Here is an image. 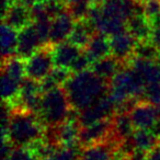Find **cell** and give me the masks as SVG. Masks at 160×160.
I'll return each mask as SVG.
<instances>
[{
  "label": "cell",
  "mask_w": 160,
  "mask_h": 160,
  "mask_svg": "<svg viewBox=\"0 0 160 160\" xmlns=\"http://www.w3.org/2000/svg\"><path fill=\"white\" fill-rule=\"evenodd\" d=\"M71 108L82 111L100 101L109 93V82L99 78L91 70L73 73L64 86Z\"/></svg>",
  "instance_id": "obj_1"
},
{
  "label": "cell",
  "mask_w": 160,
  "mask_h": 160,
  "mask_svg": "<svg viewBox=\"0 0 160 160\" xmlns=\"http://www.w3.org/2000/svg\"><path fill=\"white\" fill-rule=\"evenodd\" d=\"M44 131L45 126L36 114L13 107L7 139L14 147L31 146L38 140L43 139Z\"/></svg>",
  "instance_id": "obj_2"
},
{
  "label": "cell",
  "mask_w": 160,
  "mask_h": 160,
  "mask_svg": "<svg viewBox=\"0 0 160 160\" xmlns=\"http://www.w3.org/2000/svg\"><path fill=\"white\" fill-rule=\"evenodd\" d=\"M71 109L64 87H57L43 94L38 116L45 127H58L67 121Z\"/></svg>",
  "instance_id": "obj_3"
},
{
  "label": "cell",
  "mask_w": 160,
  "mask_h": 160,
  "mask_svg": "<svg viewBox=\"0 0 160 160\" xmlns=\"http://www.w3.org/2000/svg\"><path fill=\"white\" fill-rule=\"evenodd\" d=\"M146 87L142 78L129 66L124 65L109 82V96L116 107L129 98H139Z\"/></svg>",
  "instance_id": "obj_4"
},
{
  "label": "cell",
  "mask_w": 160,
  "mask_h": 160,
  "mask_svg": "<svg viewBox=\"0 0 160 160\" xmlns=\"http://www.w3.org/2000/svg\"><path fill=\"white\" fill-rule=\"evenodd\" d=\"M27 77L41 82L43 79L51 75L55 68L53 57V46L45 45L36 51L29 59L25 60Z\"/></svg>",
  "instance_id": "obj_5"
},
{
  "label": "cell",
  "mask_w": 160,
  "mask_h": 160,
  "mask_svg": "<svg viewBox=\"0 0 160 160\" xmlns=\"http://www.w3.org/2000/svg\"><path fill=\"white\" fill-rule=\"evenodd\" d=\"M116 114V104L109 93L93 105L79 112L80 127H87L103 120L112 118Z\"/></svg>",
  "instance_id": "obj_6"
},
{
  "label": "cell",
  "mask_w": 160,
  "mask_h": 160,
  "mask_svg": "<svg viewBox=\"0 0 160 160\" xmlns=\"http://www.w3.org/2000/svg\"><path fill=\"white\" fill-rule=\"evenodd\" d=\"M112 135V118L103 120L87 127H81L78 137L79 148H88L90 146L102 144L110 139Z\"/></svg>",
  "instance_id": "obj_7"
},
{
  "label": "cell",
  "mask_w": 160,
  "mask_h": 160,
  "mask_svg": "<svg viewBox=\"0 0 160 160\" xmlns=\"http://www.w3.org/2000/svg\"><path fill=\"white\" fill-rule=\"evenodd\" d=\"M76 21L68 13V11L62 12L58 17L54 18L51 23V32H49V42L48 44L52 46H56L68 41Z\"/></svg>",
  "instance_id": "obj_8"
},
{
  "label": "cell",
  "mask_w": 160,
  "mask_h": 160,
  "mask_svg": "<svg viewBox=\"0 0 160 160\" xmlns=\"http://www.w3.org/2000/svg\"><path fill=\"white\" fill-rule=\"evenodd\" d=\"M136 41L128 32H124L118 35L110 38L111 44V55L115 57L123 65H127L134 57Z\"/></svg>",
  "instance_id": "obj_9"
},
{
  "label": "cell",
  "mask_w": 160,
  "mask_h": 160,
  "mask_svg": "<svg viewBox=\"0 0 160 160\" xmlns=\"http://www.w3.org/2000/svg\"><path fill=\"white\" fill-rule=\"evenodd\" d=\"M43 46L45 45H43L33 23L19 32L17 56L20 58L24 60L29 59L36 51H38Z\"/></svg>",
  "instance_id": "obj_10"
},
{
  "label": "cell",
  "mask_w": 160,
  "mask_h": 160,
  "mask_svg": "<svg viewBox=\"0 0 160 160\" xmlns=\"http://www.w3.org/2000/svg\"><path fill=\"white\" fill-rule=\"evenodd\" d=\"M135 129H151L158 120L157 108L150 103L139 101L129 113Z\"/></svg>",
  "instance_id": "obj_11"
},
{
  "label": "cell",
  "mask_w": 160,
  "mask_h": 160,
  "mask_svg": "<svg viewBox=\"0 0 160 160\" xmlns=\"http://www.w3.org/2000/svg\"><path fill=\"white\" fill-rule=\"evenodd\" d=\"M2 23L20 32L21 30L25 29L33 23L30 8H27L22 5H18V3H13L8 9V11L5 14H2Z\"/></svg>",
  "instance_id": "obj_12"
},
{
  "label": "cell",
  "mask_w": 160,
  "mask_h": 160,
  "mask_svg": "<svg viewBox=\"0 0 160 160\" xmlns=\"http://www.w3.org/2000/svg\"><path fill=\"white\" fill-rule=\"evenodd\" d=\"M118 142L109 139L102 144L81 149L79 160H115Z\"/></svg>",
  "instance_id": "obj_13"
},
{
  "label": "cell",
  "mask_w": 160,
  "mask_h": 160,
  "mask_svg": "<svg viewBox=\"0 0 160 160\" xmlns=\"http://www.w3.org/2000/svg\"><path fill=\"white\" fill-rule=\"evenodd\" d=\"M83 49L69 43L68 41L62 44L53 46V57L55 67L70 68L76 59L81 55Z\"/></svg>",
  "instance_id": "obj_14"
},
{
  "label": "cell",
  "mask_w": 160,
  "mask_h": 160,
  "mask_svg": "<svg viewBox=\"0 0 160 160\" xmlns=\"http://www.w3.org/2000/svg\"><path fill=\"white\" fill-rule=\"evenodd\" d=\"M86 55L93 64L99 59L111 55V44H110V38L102 33H94L92 35L90 42L88 43L87 47L83 49Z\"/></svg>",
  "instance_id": "obj_15"
},
{
  "label": "cell",
  "mask_w": 160,
  "mask_h": 160,
  "mask_svg": "<svg viewBox=\"0 0 160 160\" xmlns=\"http://www.w3.org/2000/svg\"><path fill=\"white\" fill-rule=\"evenodd\" d=\"M126 31L135 38L136 42H145L150 41L152 27L145 14H134L127 20Z\"/></svg>",
  "instance_id": "obj_16"
},
{
  "label": "cell",
  "mask_w": 160,
  "mask_h": 160,
  "mask_svg": "<svg viewBox=\"0 0 160 160\" xmlns=\"http://www.w3.org/2000/svg\"><path fill=\"white\" fill-rule=\"evenodd\" d=\"M135 131L129 114L116 113L112 118V138L118 142L132 137Z\"/></svg>",
  "instance_id": "obj_17"
},
{
  "label": "cell",
  "mask_w": 160,
  "mask_h": 160,
  "mask_svg": "<svg viewBox=\"0 0 160 160\" xmlns=\"http://www.w3.org/2000/svg\"><path fill=\"white\" fill-rule=\"evenodd\" d=\"M124 65L122 62H120L115 57H113L112 55L104 57L102 59H99L97 62H94L91 65L90 70L97 75L99 78L105 80L107 82H110L112 80V78L118 72L122 67Z\"/></svg>",
  "instance_id": "obj_18"
},
{
  "label": "cell",
  "mask_w": 160,
  "mask_h": 160,
  "mask_svg": "<svg viewBox=\"0 0 160 160\" xmlns=\"http://www.w3.org/2000/svg\"><path fill=\"white\" fill-rule=\"evenodd\" d=\"M80 125L78 122L66 121L64 124L56 127L57 132V140L59 146L66 148H73L78 146V137H79Z\"/></svg>",
  "instance_id": "obj_19"
},
{
  "label": "cell",
  "mask_w": 160,
  "mask_h": 160,
  "mask_svg": "<svg viewBox=\"0 0 160 160\" xmlns=\"http://www.w3.org/2000/svg\"><path fill=\"white\" fill-rule=\"evenodd\" d=\"M94 33H97V31L87 20L77 21L68 38V42L79 48L85 49Z\"/></svg>",
  "instance_id": "obj_20"
},
{
  "label": "cell",
  "mask_w": 160,
  "mask_h": 160,
  "mask_svg": "<svg viewBox=\"0 0 160 160\" xmlns=\"http://www.w3.org/2000/svg\"><path fill=\"white\" fill-rule=\"evenodd\" d=\"M19 32L13 28L2 23L1 25V56L2 60L17 56Z\"/></svg>",
  "instance_id": "obj_21"
},
{
  "label": "cell",
  "mask_w": 160,
  "mask_h": 160,
  "mask_svg": "<svg viewBox=\"0 0 160 160\" xmlns=\"http://www.w3.org/2000/svg\"><path fill=\"white\" fill-rule=\"evenodd\" d=\"M1 72L6 73L21 83L27 78L25 60L19 56H13L9 59L1 60Z\"/></svg>",
  "instance_id": "obj_22"
},
{
  "label": "cell",
  "mask_w": 160,
  "mask_h": 160,
  "mask_svg": "<svg viewBox=\"0 0 160 160\" xmlns=\"http://www.w3.org/2000/svg\"><path fill=\"white\" fill-rule=\"evenodd\" d=\"M133 140L136 149L149 152L160 144V139L150 129H136L133 134Z\"/></svg>",
  "instance_id": "obj_23"
},
{
  "label": "cell",
  "mask_w": 160,
  "mask_h": 160,
  "mask_svg": "<svg viewBox=\"0 0 160 160\" xmlns=\"http://www.w3.org/2000/svg\"><path fill=\"white\" fill-rule=\"evenodd\" d=\"M20 86L21 83L6 73L1 72V96L2 101L13 103L18 100L20 96Z\"/></svg>",
  "instance_id": "obj_24"
},
{
  "label": "cell",
  "mask_w": 160,
  "mask_h": 160,
  "mask_svg": "<svg viewBox=\"0 0 160 160\" xmlns=\"http://www.w3.org/2000/svg\"><path fill=\"white\" fill-rule=\"evenodd\" d=\"M159 54V49L150 42V41H145V42H137L134 51V57L140 58L144 60L149 62H156Z\"/></svg>",
  "instance_id": "obj_25"
},
{
  "label": "cell",
  "mask_w": 160,
  "mask_h": 160,
  "mask_svg": "<svg viewBox=\"0 0 160 160\" xmlns=\"http://www.w3.org/2000/svg\"><path fill=\"white\" fill-rule=\"evenodd\" d=\"M140 101L150 103L153 107H160V83H150L144 88Z\"/></svg>",
  "instance_id": "obj_26"
},
{
  "label": "cell",
  "mask_w": 160,
  "mask_h": 160,
  "mask_svg": "<svg viewBox=\"0 0 160 160\" xmlns=\"http://www.w3.org/2000/svg\"><path fill=\"white\" fill-rule=\"evenodd\" d=\"M41 92V87H40V82L35 81L33 79H30V78H25L21 82L20 86V96L19 98L23 99V98H28V97H32L35 96V94H40Z\"/></svg>",
  "instance_id": "obj_27"
},
{
  "label": "cell",
  "mask_w": 160,
  "mask_h": 160,
  "mask_svg": "<svg viewBox=\"0 0 160 160\" xmlns=\"http://www.w3.org/2000/svg\"><path fill=\"white\" fill-rule=\"evenodd\" d=\"M79 157L80 152L78 147H73V148L62 147L51 158L46 160H79Z\"/></svg>",
  "instance_id": "obj_28"
},
{
  "label": "cell",
  "mask_w": 160,
  "mask_h": 160,
  "mask_svg": "<svg viewBox=\"0 0 160 160\" xmlns=\"http://www.w3.org/2000/svg\"><path fill=\"white\" fill-rule=\"evenodd\" d=\"M72 75L73 73L69 68H62V67H55L51 72L52 78L55 80L58 87H64Z\"/></svg>",
  "instance_id": "obj_29"
},
{
  "label": "cell",
  "mask_w": 160,
  "mask_h": 160,
  "mask_svg": "<svg viewBox=\"0 0 160 160\" xmlns=\"http://www.w3.org/2000/svg\"><path fill=\"white\" fill-rule=\"evenodd\" d=\"M91 65H92V62L89 59V57L86 55L85 52H82L81 55L73 62V64L71 65L69 69H70L72 73H80L86 70H89V69L91 68Z\"/></svg>",
  "instance_id": "obj_30"
},
{
  "label": "cell",
  "mask_w": 160,
  "mask_h": 160,
  "mask_svg": "<svg viewBox=\"0 0 160 160\" xmlns=\"http://www.w3.org/2000/svg\"><path fill=\"white\" fill-rule=\"evenodd\" d=\"M9 160H38L29 147H14Z\"/></svg>",
  "instance_id": "obj_31"
},
{
  "label": "cell",
  "mask_w": 160,
  "mask_h": 160,
  "mask_svg": "<svg viewBox=\"0 0 160 160\" xmlns=\"http://www.w3.org/2000/svg\"><path fill=\"white\" fill-rule=\"evenodd\" d=\"M144 13L149 21L160 17V0H149L145 2Z\"/></svg>",
  "instance_id": "obj_32"
},
{
  "label": "cell",
  "mask_w": 160,
  "mask_h": 160,
  "mask_svg": "<svg viewBox=\"0 0 160 160\" xmlns=\"http://www.w3.org/2000/svg\"><path fill=\"white\" fill-rule=\"evenodd\" d=\"M148 159V152L140 149H135L132 153H129L127 157L123 160H147Z\"/></svg>",
  "instance_id": "obj_33"
},
{
  "label": "cell",
  "mask_w": 160,
  "mask_h": 160,
  "mask_svg": "<svg viewBox=\"0 0 160 160\" xmlns=\"http://www.w3.org/2000/svg\"><path fill=\"white\" fill-rule=\"evenodd\" d=\"M150 42L160 51V25L152 28L150 35Z\"/></svg>",
  "instance_id": "obj_34"
},
{
  "label": "cell",
  "mask_w": 160,
  "mask_h": 160,
  "mask_svg": "<svg viewBox=\"0 0 160 160\" xmlns=\"http://www.w3.org/2000/svg\"><path fill=\"white\" fill-rule=\"evenodd\" d=\"M147 160H160V144L148 152Z\"/></svg>",
  "instance_id": "obj_35"
},
{
  "label": "cell",
  "mask_w": 160,
  "mask_h": 160,
  "mask_svg": "<svg viewBox=\"0 0 160 160\" xmlns=\"http://www.w3.org/2000/svg\"><path fill=\"white\" fill-rule=\"evenodd\" d=\"M12 1H13V3L22 5V6H24V7L30 8V9H31L35 3H38V1H41V0H12Z\"/></svg>",
  "instance_id": "obj_36"
},
{
  "label": "cell",
  "mask_w": 160,
  "mask_h": 160,
  "mask_svg": "<svg viewBox=\"0 0 160 160\" xmlns=\"http://www.w3.org/2000/svg\"><path fill=\"white\" fill-rule=\"evenodd\" d=\"M105 1H108V0H93V3H96V5H103Z\"/></svg>",
  "instance_id": "obj_37"
},
{
  "label": "cell",
  "mask_w": 160,
  "mask_h": 160,
  "mask_svg": "<svg viewBox=\"0 0 160 160\" xmlns=\"http://www.w3.org/2000/svg\"><path fill=\"white\" fill-rule=\"evenodd\" d=\"M41 1H57V2H62V3L67 2V0H41Z\"/></svg>",
  "instance_id": "obj_38"
},
{
  "label": "cell",
  "mask_w": 160,
  "mask_h": 160,
  "mask_svg": "<svg viewBox=\"0 0 160 160\" xmlns=\"http://www.w3.org/2000/svg\"><path fill=\"white\" fill-rule=\"evenodd\" d=\"M156 64L158 65V66L160 67V51H159V54H158V57H157V59H156Z\"/></svg>",
  "instance_id": "obj_39"
},
{
  "label": "cell",
  "mask_w": 160,
  "mask_h": 160,
  "mask_svg": "<svg viewBox=\"0 0 160 160\" xmlns=\"http://www.w3.org/2000/svg\"><path fill=\"white\" fill-rule=\"evenodd\" d=\"M138 1H140V2H142V3H145V2H147V1H149V0H138Z\"/></svg>",
  "instance_id": "obj_40"
},
{
  "label": "cell",
  "mask_w": 160,
  "mask_h": 160,
  "mask_svg": "<svg viewBox=\"0 0 160 160\" xmlns=\"http://www.w3.org/2000/svg\"><path fill=\"white\" fill-rule=\"evenodd\" d=\"M2 160H9V158H5V159H2Z\"/></svg>",
  "instance_id": "obj_41"
}]
</instances>
